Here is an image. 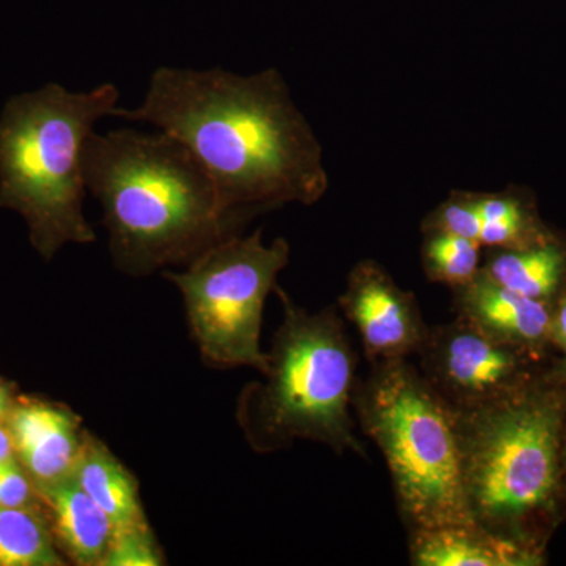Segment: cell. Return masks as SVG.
Wrapping results in <instances>:
<instances>
[{
	"instance_id": "18",
	"label": "cell",
	"mask_w": 566,
	"mask_h": 566,
	"mask_svg": "<svg viewBox=\"0 0 566 566\" xmlns=\"http://www.w3.org/2000/svg\"><path fill=\"white\" fill-rule=\"evenodd\" d=\"M164 556L151 534L150 524L115 527L103 566H159Z\"/></svg>"
},
{
	"instance_id": "2",
	"label": "cell",
	"mask_w": 566,
	"mask_h": 566,
	"mask_svg": "<svg viewBox=\"0 0 566 566\" xmlns=\"http://www.w3.org/2000/svg\"><path fill=\"white\" fill-rule=\"evenodd\" d=\"M87 191L103 207L109 249L122 273L147 275L193 259L240 234L211 175L166 133H93L84 150Z\"/></svg>"
},
{
	"instance_id": "14",
	"label": "cell",
	"mask_w": 566,
	"mask_h": 566,
	"mask_svg": "<svg viewBox=\"0 0 566 566\" xmlns=\"http://www.w3.org/2000/svg\"><path fill=\"white\" fill-rule=\"evenodd\" d=\"M73 479L102 506L115 527L148 523L142 509L136 476L91 433L85 434Z\"/></svg>"
},
{
	"instance_id": "11",
	"label": "cell",
	"mask_w": 566,
	"mask_h": 566,
	"mask_svg": "<svg viewBox=\"0 0 566 566\" xmlns=\"http://www.w3.org/2000/svg\"><path fill=\"white\" fill-rule=\"evenodd\" d=\"M458 318L480 333L517 348L549 352L553 307L512 292L480 268L479 274L453 289Z\"/></svg>"
},
{
	"instance_id": "3",
	"label": "cell",
	"mask_w": 566,
	"mask_h": 566,
	"mask_svg": "<svg viewBox=\"0 0 566 566\" xmlns=\"http://www.w3.org/2000/svg\"><path fill=\"white\" fill-rule=\"evenodd\" d=\"M469 513L493 534L545 551L566 515L562 434L566 378L549 374L501 403L457 415Z\"/></svg>"
},
{
	"instance_id": "24",
	"label": "cell",
	"mask_w": 566,
	"mask_h": 566,
	"mask_svg": "<svg viewBox=\"0 0 566 566\" xmlns=\"http://www.w3.org/2000/svg\"><path fill=\"white\" fill-rule=\"evenodd\" d=\"M560 465H562V486H564V504H565V513H566V419H565V424H564V434H562Z\"/></svg>"
},
{
	"instance_id": "12",
	"label": "cell",
	"mask_w": 566,
	"mask_h": 566,
	"mask_svg": "<svg viewBox=\"0 0 566 566\" xmlns=\"http://www.w3.org/2000/svg\"><path fill=\"white\" fill-rule=\"evenodd\" d=\"M415 566H539L545 556L471 523L408 532Z\"/></svg>"
},
{
	"instance_id": "9",
	"label": "cell",
	"mask_w": 566,
	"mask_h": 566,
	"mask_svg": "<svg viewBox=\"0 0 566 566\" xmlns=\"http://www.w3.org/2000/svg\"><path fill=\"white\" fill-rule=\"evenodd\" d=\"M338 307L356 327L370 365L417 356L430 331L415 294L401 290L375 263L354 268Z\"/></svg>"
},
{
	"instance_id": "20",
	"label": "cell",
	"mask_w": 566,
	"mask_h": 566,
	"mask_svg": "<svg viewBox=\"0 0 566 566\" xmlns=\"http://www.w3.org/2000/svg\"><path fill=\"white\" fill-rule=\"evenodd\" d=\"M35 497V485L18 461L0 464V506H32Z\"/></svg>"
},
{
	"instance_id": "16",
	"label": "cell",
	"mask_w": 566,
	"mask_h": 566,
	"mask_svg": "<svg viewBox=\"0 0 566 566\" xmlns=\"http://www.w3.org/2000/svg\"><path fill=\"white\" fill-rule=\"evenodd\" d=\"M65 565L39 506H0V566Z\"/></svg>"
},
{
	"instance_id": "25",
	"label": "cell",
	"mask_w": 566,
	"mask_h": 566,
	"mask_svg": "<svg viewBox=\"0 0 566 566\" xmlns=\"http://www.w3.org/2000/svg\"><path fill=\"white\" fill-rule=\"evenodd\" d=\"M11 403V397H10V390L9 386L6 385V382L0 381V406L6 409H10Z\"/></svg>"
},
{
	"instance_id": "4",
	"label": "cell",
	"mask_w": 566,
	"mask_h": 566,
	"mask_svg": "<svg viewBox=\"0 0 566 566\" xmlns=\"http://www.w3.org/2000/svg\"><path fill=\"white\" fill-rule=\"evenodd\" d=\"M118 99L111 82L91 92L50 82L11 96L0 112V208L20 212L43 259L96 240L82 210L84 150L95 123L112 117Z\"/></svg>"
},
{
	"instance_id": "8",
	"label": "cell",
	"mask_w": 566,
	"mask_h": 566,
	"mask_svg": "<svg viewBox=\"0 0 566 566\" xmlns=\"http://www.w3.org/2000/svg\"><path fill=\"white\" fill-rule=\"evenodd\" d=\"M546 354L502 344L457 316L453 322L430 327L417 354V368L460 415L501 403L535 385L556 365H543Z\"/></svg>"
},
{
	"instance_id": "22",
	"label": "cell",
	"mask_w": 566,
	"mask_h": 566,
	"mask_svg": "<svg viewBox=\"0 0 566 566\" xmlns=\"http://www.w3.org/2000/svg\"><path fill=\"white\" fill-rule=\"evenodd\" d=\"M476 210H479L480 218L483 222H497V221H526L520 205L509 199H497V197H490V199L475 200Z\"/></svg>"
},
{
	"instance_id": "13",
	"label": "cell",
	"mask_w": 566,
	"mask_h": 566,
	"mask_svg": "<svg viewBox=\"0 0 566 566\" xmlns=\"http://www.w3.org/2000/svg\"><path fill=\"white\" fill-rule=\"evenodd\" d=\"M51 513L52 534L76 565L103 566L115 524L76 480L39 491Z\"/></svg>"
},
{
	"instance_id": "7",
	"label": "cell",
	"mask_w": 566,
	"mask_h": 566,
	"mask_svg": "<svg viewBox=\"0 0 566 566\" xmlns=\"http://www.w3.org/2000/svg\"><path fill=\"white\" fill-rule=\"evenodd\" d=\"M289 260V243L279 238L266 245L259 230L212 245L188 263L185 273L164 271L182 294L205 363L266 370L268 353L260 348L264 303Z\"/></svg>"
},
{
	"instance_id": "10",
	"label": "cell",
	"mask_w": 566,
	"mask_h": 566,
	"mask_svg": "<svg viewBox=\"0 0 566 566\" xmlns=\"http://www.w3.org/2000/svg\"><path fill=\"white\" fill-rule=\"evenodd\" d=\"M7 427L18 463L31 476L36 493L73 479L87 431L71 409L22 398L11 403Z\"/></svg>"
},
{
	"instance_id": "1",
	"label": "cell",
	"mask_w": 566,
	"mask_h": 566,
	"mask_svg": "<svg viewBox=\"0 0 566 566\" xmlns=\"http://www.w3.org/2000/svg\"><path fill=\"white\" fill-rule=\"evenodd\" d=\"M112 117L150 123L180 140L243 221L277 205L314 203L326 189L318 144L277 71L244 77L159 66L140 106H118Z\"/></svg>"
},
{
	"instance_id": "5",
	"label": "cell",
	"mask_w": 566,
	"mask_h": 566,
	"mask_svg": "<svg viewBox=\"0 0 566 566\" xmlns=\"http://www.w3.org/2000/svg\"><path fill=\"white\" fill-rule=\"evenodd\" d=\"M283 319L262 382L241 395L238 420L253 450L290 447L297 439L367 458L357 438L353 395L357 353L335 307L311 314L275 286Z\"/></svg>"
},
{
	"instance_id": "6",
	"label": "cell",
	"mask_w": 566,
	"mask_h": 566,
	"mask_svg": "<svg viewBox=\"0 0 566 566\" xmlns=\"http://www.w3.org/2000/svg\"><path fill=\"white\" fill-rule=\"evenodd\" d=\"M353 409L381 450L408 532L471 523L455 412L409 359L371 364L357 378Z\"/></svg>"
},
{
	"instance_id": "19",
	"label": "cell",
	"mask_w": 566,
	"mask_h": 566,
	"mask_svg": "<svg viewBox=\"0 0 566 566\" xmlns=\"http://www.w3.org/2000/svg\"><path fill=\"white\" fill-rule=\"evenodd\" d=\"M428 232H447L458 237L469 238L479 243L482 232V218L476 210L475 200L472 202H453L441 208L433 218L427 221ZM480 244V243H479Z\"/></svg>"
},
{
	"instance_id": "23",
	"label": "cell",
	"mask_w": 566,
	"mask_h": 566,
	"mask_svg": "<svg viewBox=\"0 0 566 566\" xmlns=\"http://www.w3.org/2000/svg\"><path fill=\"white\" fill-rule=\"evenodd\" d=\"M13 461H18L13 438L7 423H2L0 424V464L13 463Z\"/></svg>"
},
{
	"instance_id": "21",
	"label": "cell",
	"mask_w": 566,
	"mask_h": 566,
	"mask_svg": "<svg viewBox=\"0 0 566 566\" xmlns=\"http://www.w3.org/2000/svg\"><path fill=\"white\" fill-rule=\"evenodd\" d=\"M551 346L562 354L560 359L556 360V368L566 378V289L551 312Z\"/></svg>"
},
{
	"instance_id": "26",
	"label": "cell",
	"mask_w": 566,
	"mask_h": 566,
	"mask_svg": "<svg viewBox=\"0 0 566 566\" xmlns=\"http://www.w3.org/2000/svg\"><path fill=\"white\" fill-rule=\"evenodd\" d=\"M7 417H9V409L2 408V406H0V424L7 423Z\"/></svg>"
},
{
	"instance_id": "15",
	"label": "cell",
	"mask_w": 566,
	"mask_h": 566,
	"mask_svg": "<svg viewBox=\"0 0 566 566\" xmlns=\"http://www.w3.org/2000/svg\"><path fill=\"white\" fill-rule=\"evenodd\" d=\"M482 270L505 289L553 307L564 293L566 255L560 245L551 243L504 249Z\"/></svg>"
},
{
	"instance_id": "17",
	"label": "cell",
	"mask_w": 566,
	"mask_h": 566,
	"mask_svg": "<svg viewBox=\"0 0 566 566\" xmlns=\"http://www.w3.org/2000/svg\"><path fill=\"white\" fill-rule=\"evenodd\" d=\"M423 248L424 271L433 282L458 289L480 271V245L469 238L447 232H428Z\"/></svg>"
}]
</instances>
